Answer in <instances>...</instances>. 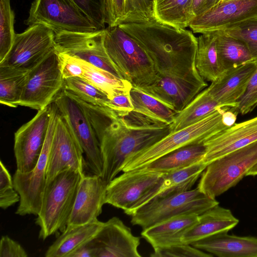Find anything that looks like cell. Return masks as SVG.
I'll return each mask as SVG.
<instances>
[{
  "mask_svg": "<svg viewBox=\"0 0 257 257\" xmlns=\"http://www.w3.org/2000/svg\"><path fill=\"white\" fill-rule=\"evenodd\" d=\"M65 91L82 107L92 125L102 159L101 177L106 185L122 171L128 157L171 133L170 125L154 121L133 111L120 116L107 107L86 102Z\"/></svg>",
  "mask_w": 257,
  "mask_h": 257,
  "instance_id": "1",
  "label": "cell"
},
{
  "mask_svg": "<svg viewBox=\"0 0 257 257\" xmlns=\"http://www.w3.org/2000/svg\"><path fill=\"white\" fill-rule=\"evenodd\" d=\"M118 26L145 51L153 61L159 76L207 84L196 68L198 39L192 31L155 20Z\"/></svg>",
  "mask_w": 257,
  "mask_h": 257,
  "instance_id": "2",
  "label": "cell"
},
{
  "mask_svg": "<svg viewBox=\"0 0 257 257\" xmlns=\"http://www.w3.org/2000/svg\"><path fill=\"white\" fill-rule=\"evenodd\" d=\"M239 113L237 107H220L198 122L171 132L151 146L139 151L125 161L122 172L144 167L178 148L206 140L233 125Z\"/></svg>",
  "mask_w": 257,
  "mask_h": 257,
  "instance_id": "3",
  "label": "cell"
},
{
  "mask_svg": "<svg viewBox=\"0 0 257 257\" xmlns=\"http://www.w3.org/2000/svg\"><path fill=\"white\" fill-rule=\"evenodd\" d=\"M68 169L59 172L46 184L36 223L40 227L39 238L45 240L66 228L75 203L80 181L84 176Z\"/></svg>",
  "mask_w": 257,
  "mask_h": 257,
  "instance_id": "4",
  "label": "cell"
},
{
  "mask_svg": "<svg viewBox=\"0 0 257 257\" xmlns=\"http://www.w3.org/2000/svg\"><path fill=\"white\" fill-rule=\"evenodd\" d=\"M104 46L115 68L133 87H144L158 79V74L150 57L119 26L105 28Z\"/></svg>",
  "mask_w": 257,
  "mask_h": 257,
  "instance_id": "5",
  "label": "cell"
},
{
  "mask_svg": "<svg viewBox=\"0 0 257 257\" xmlns=\"http://www.w3.org/2000/svg\"><path fill=\"white\" fill-rule=\"evenodd\" d=\"M123 172L107 185L105 203L132 216L160 192L164 174L143 168Z\"/></svg>",
  "mask_w": 257,
  "mask_h": 257,
  "instance_id": "6",
  "label": "cell"
},
{
  "mask_svg": "<svg viewBox=\"0 0 257 257\" xmlns=\"http://www.w3.org/2000/svg\"><path fill=\"white\" fill-rule=\"evenodd\" d=\"M257 164V141L208 164L197 187L215 198L235 186Z\"/></svg>",
  "mask_w": 257,
  "mask_h": 257,
  "instance_id": "7",
  "label": "cell"
},
{
  "mask_svg": "<svg viewBox=\"0 0 257 257\" xmlns=\"http://www.w3.org/2000/svg\"><path fill=\"white\" fill-rule=\"evenodd\" d=\"M218 204L219 202L215 199L196 188L165 197L154 198L132 215L131 223L144 229L179 215H199Z\"/></svg>",
  "mask_w": 257,
  "mask_h": 257,
  "instance_id": "8",
  "label": "cell"
},
{
  "mask_svg": "<svg viewBox=\"0 0 257 257\" xmlns=\"http://www.w3.org/2000/svg\"><path fill=\"white\" fill-rule=\"evenodd\" d=\"M50 120L43 148L34 169L21 173L16 171L13 177L15 189L20 200L16 214L20 216L37 215L46 183V170L56 123L58 110L54 102L49 105Z\"/></svg>",
  "mask_w": 257,
  "mask_h": 257,
  "instance_id": "9",
  "label": "cell"
},
{
  "mask_svg": "<svg viewBox=\"0 0 257 257\" xmlns=\"http://www.w3.org/2000/svg\"><path fill=\"white\" fill-rule=\"evenodd\" d=\"M24 23L44 25L55 34L99 30L71 0H34Z\"/></svg>",
  "mask_w": 257,
  "mask_h": 257,
  "instance_id": "10",
  "label": "cell"
},
{
  "mask_svg": "<svg viewBox=\"0 0 257 257\" xmlns=\"http://www.w3.org/2000/svg\"><path fill=\"white\" fill-rule=\"evenodd\" d=\"M64 85V79L55 47L30 71L19 105L41 110L54 101Z\"/></svg>",
  "mask_w": 257,
  "mask_h": 257,
  "instance_id": "11",
  "label": "cell"
},
{
  "mask_svg": "<svg viewBox=\"0 0 257 257\" xmlns=\"http://www.w3.org/2000/svg\"><path fill=\"white\" fill-rule=\"evenodd\" d=\"M53 102L79 142L86 157V166L92 174L101 176L103 162L99 143L84 110L64 89Z\"/></svg>",
  "mask_w": 257,
  "mask_h": 257,
  "instance_id": "12",
  "label": "cell"
},
{
  "mask_svg": "<svg viewBox=\"0 0 257 257\" xmlns=\"http://www.w3.org/2000/svg\"><path fill=\"white\" fill-rule=\"evenodd\" d=\"M55 34L49 27L37 24L16 34L9 53L0 65L31 70L56 47Z\"/></svg>",
  "mask_w": 257,
  "mask_h": 257,
  "instance_id": "13",
  "label": "cell"
},
{
  "mask_svg": "<svg viewBox=\"0 0 257 257\" xmlns=\"http://www.w3.org/2000/svg\"><path fill=\"white\" fill-rule=\"evenodd\" d=\"M104 29L91 32H58L55 34L56 47L123 79L105 49Z\"/></svg>",
  "mask_w": 257,
  "mask_h": 257,
  "instance_id": "14",
  "label": "cell"
},
{
  "mask_svg": "<svg viewBox=\"0 0 257 257\" xmlns=\"http://www.w3.org/2000/svg\"><path fill=\"white\" fill-rule=\"evenodd\" d=\"M50 120L49 105L38 110L15 133L14 151L17 171L27 173L36 166L41 154Z\"/></svg>",
  "mask_w": 257,
  "mask_h": 257,
  "instance_id": "15",
  "label": "cell"
},
{
  "mask_svg": "<svg viewBox=\"0 0 257 257\" xmlns=\"http://www.w3.org/2000/svg\"><path fill=\"white\" fill-rule=\"evenodd\" d=\"M83 154L79 142L58 111L46 170V183L66 169L84 173Z\"/></svg>",
  "mask_w": 257,
  "mask_h": 257,
  "instance_id": "16",
  "label": "cell"
},
{
  "mask_svg": "<svg viewBox=\"0 0 257 257\" xmlns=\"http://www.w3.org/2000/svg\"><path fill=\"white\" fill-rule=\"evenodd\" d=\"M257 16V0H221L205 13L195 17L189 27L195 33L222 30Z\"/></svg>",
  "mask_w": 257,
  "mask_h": 257,
  "instance_id": "17",
  "label": "cell"
},
{
  "mask_svg": "<svg viewBox=\"0 0 257 257\" xmlns=\"http://www.w3.org/2000/svg\"><path fill=\"white\" fill-rule=\"evenodd\" d=\"M95 257H141L140 238L118 217H113L103 225L91 240Z\"/></svg>",
  "mask_w": 257,
  "mask_h": 257,
  "instance_id": "18",
  "label": "cell"
},
{
  "mask_svg": "<svg viewBox=\"0 0 257 257\" xmlns=\"http://www.w3.org/2000/svg\"><path fill=\"white\" fill-rule=\"evenodd\" d=\"M106 186L100 176L84 175L67 226L85 224L97 219L105 204Z\"/></svg>",
  "mask_w": 257,
  "mask_h": 257,
  "instance_id": "19",
  "label": "cell"
},
{
  "mask_svg": "<svg viewBox=\"0 0 257 257\" xmlns=\"http://www.w3.org/2000/svg\"><path fill=\"white\" fill-rule=\"evenodd\" d=\"M257 141V116L236 123L203 142L206 165L232 152Z\"/></svg>",
  "mask_w": 257,
  "mask_h": 257,
  "instance_id": "20",
  "label": "cell"
},
{
  "mask_svg": "<svg viewBox=\"0 0 257 257\" xmlns=\"http://www.w3.org/2000/svg\"><path fill=\"white\" fill-rule=\"evenodd\" d=\"M254 60L225 70L206 88L220 107H237L255 71Z\"/></svg>",
  "mask_w": 257,
  "mask_h": 257,
  "instance_id": "21",
  "label": "cell"
},
{
  "mask_svg": "<svg viewBox=\"0 0 257 257\" xmlns=\"http://www.w3.org/2000/svg\"><path fill=\"white\" fill-rule=\"evenodd\" d=\"M207 84L178 78L159 76L153 84L137 88L169 107L176 113L182 111Z\"/></svg>",
  "mask_w": 257,
  "mask_h": 257,
  "instance_id": "22",
  "label": "cell"
},
{
  "mask_svg": "<svg viewBox=\"0 0 257 257\" xmlns=\"http://www.w3.org/2000/svg\"><path fill=\"white\" fill-rule=\"evenodd\" d=\"M191 245L219 257H257V237L227 232L216 234Z\"/></svg>",
  "mask_w": 257,
  "mask_h": 257,
  "instance_id": "23",
  "label": "cell"
},
{
  "mask_svg": "<svg viewBox=\"0 0 257 257\" xmlns=\"http://www.w3.org/2000/svg\"><path fill=\"white\" fill-rule=\"evenodd\" d=\"M238 222L229 209L216 205L198 215L197 222L185 233L182 241L191 244L211 235L227 232Z\"/></svg>",
  "mask_w": 257,
  "mask_h": 257,
  "instance_id": "24",
  "label": "cell"
},
{
  "mask_svg": "<svg viewBox=\"0 0 257 257\" xmlns=\"http://www.w3.org/2000/svg\"><path fill=\"white\" fill-rule=\"evenodd\" d=\"M198 219L195 214L173 217L143 229L141 235L154 249L182 243L183 236Z\"/></svg>",
  "mask_w": 257,
  "mask_h": 257,
  "instance_id": "25",
  "label": "cell"
},
{
  "mask_svg": "<svg viewBox=\"0 0 257 257\" xmlns=\"http://www.w3.org/2000/svg\"><path fill=\"white\" fill-rule=\"evenodd\" d=\"M105 23L108 27L154 21L151 0H103Z\"/></svg>",
  "mask_w": 257,
  "mask_h": 257,
  "instance_id": "26",
  "label": "cell"
},
{
  "mask_svg": "<svg viewBox=\"0 0 257 257\" xmlns=\"http://www.w3.org/2000/svg\"><path fill=\"white\" fill-rule=\"evenodd\" d=\"M103 222L96 219L89 223L67 226L48 248L46 257H69L78 248L94 238Z\"/></svg>",
  "mask_w": 257,
  "mask_h": 257,
  "instance_id": "27",
  "label": "cell"
},
{
  "mask_svg": "<svg viewBox=\"0 0 257 257\" xmlns=\"http://www.w3.org/2000/svg\"><path fill=\"white\" fill-rule=\"evenodd\" d=\"M205 151L203 143L190 144L173 151L141 168L162 174L171 172L202 161Z\"/></svg>",
  "mask_w": 257,
  "mask_h": 257,
  "instance_id": "28",
  "label": "cell"
},
{
  "mask_svg": "<svg viewBox=\"0 0 257 257\" xmlns=\"http://www.w3.org/2000/svg\"><path fill=\"white\" fill-rule=\"evenodd\" d=\"M152 2L153 18L161 24L185 29L189 27L195 17L192 0H163Z\"/></svg>",
  "mask_w": 257,
  "mask_h": 257,
  "instance_id": "29",
  "label": "cell"
},
{
  "mask_svg": "<svg viewBox=\"0 0 257 257\" xmlns=\"http://www.w3.org/2000/svg\"><path fill=\"white\" fill-rule=\"evenodd\" d=\"M74 58L83 69L82 78L104 92L109 99L119 94L130 93L133 86L128 81L81 59Z\"/></svg>",
  "mask_w": 257,
  "mask_h": 257,
  "instance_id": "30",
  "label": "cell"
},
{
  "mask_svg": "<svg viewBox=\"0 0 257 257\" xmlns=\"http://www.w3.org/2000/svg\"><path fill=\"white\" fill-rule=\"evenodd\" d=\"M197 39L196 68L204 80L212 82L224 72L217 55L215 32L201 34Z\"/></svg>",
  "mask_w": 257,
  "mask_h": 257,
  "instance_id": "31",
  "label": "cell"
},
{
  "mask_svg": "<svg viewBox=\"0 0 257 257\" xmlns=\"http://www.w3.org/2000/svg\"><path fill=\"white\" fill-rule=\"evenodd\" d=\"M219 107L220 106L205 89L182 111L176 114L174 121L170 124L171 132L198 122Z\"/></svg>",
  "mask_w": 257,
  "mask_h": 257,
  "instance_id": "32",
  "label": "cell"
},
{
  "mask_svg": "<svg viewBox=\"0 0 257 257\" xmlns=\"http://www.w3.org/2000/svg\"><path fill=\"white\" fill-rule=\"evenodd\" d=\"M30 70L0 65V102L17 107L21 99Z\"/></svg>",
  "mask_w": 257,
  "mask_h": 257,
  "instance_id": "33",
  "label": "cell"
},
{
  "mask_svg": "<svg viewBox=\"0 0 257 257\" xmlns=\"http://www.w3.org/2000/svg\"><path fill=\"white\" fill-rule=\"evenodd\" d=\"M130 96L133 111L155 122L170 125L176 113L157 99L133 87Z\"/></svg>",
  "mask_w": 257,
  "mask_h": 257,
  "instance_id": "34",
  "label": "cell"
},
{
  "mask_svg": "<svg viewBox=\"0 0 257 257\" xmlns=\"http://www.w3.org/2000/svg\"><path fill=\"white\" fill-rule=\"evenodd\" d=\"M214 32L217 55L223 71L253 61L248 50L242 42L226 35L222 30Z\"/></svg>",
  "mask_w": 257,
  "mask_h": 257,
  "instance_id": "35",
  "label": "cell"
},
{
  "mask_svg": "<svg viewBox=\"0 0 257 257\" xmlns=\"http://www.w3.org/2000/svg\"><path fill=\"white\" fill-rule=\"evenodd\" d=\"M207 165L202 161L188 167L164 174V182L155 197H163L191 190Z\"/></svg>",
  "mask_w": 257,
  "mask_h": 257,
  "instance_id": "36",
  "label": "cell"
},
{
  "mask_svg": "<svg viewBox=\"0 0 257 257\" xmlns=\"http://www.w3.org/2000/svg\"><path fill=\"white\" fill-rule=\"evenodd\" d=\"M220 30L242 42L248 50L253 60L257 59V16Z\"/></svg>",
  "mask_w": 257,
  "mask_h": 257,
  "instance_id": "37",
  "label": "cell"
},
{
  "mask_svg": "<svg viewBox=\"0 0 257 257\" xmlns=\"http://www.w3.org/2000/svg\"><path fill=\"white\" fill-rule=\"evenodd\" d=\"M64 89L84 101L94 105L105 106L109 99L104 92L81 77L65 79Z\"/></svg>",
  "mask_w": 257,
  "mask_h": 257,
  "instance_id": "38",
  "label": "cell"
},
{
  "mask_svg": "<svg viewBox=\"0 0 257 257\" xmlns=\"http://www.w3.org/2000/svg\"><path fill=\"white\" fill-rule=\"evenodd\" d=\"M15 13L10 0H0V62L6 58L13 44L15 35Z\"/></svg>",
  "mask_w": 257,
  "mask_h": 257,
  "instance_id": "39",
  "label": "cell"
},
{
  "mask_svg": "<svg viewBox=\"0 0 257 257\" xmlns=\"http://www.w3.org/2000/svg\"><path fill=\"white\" fill-rule=\"evenodd\" d=\"M20 197L15 189L13 178L2 160L0 162V207L3 209L19 202Z\"/></svg>",
  "mask_w": 257,
  "mask_h": 257,
  "instance_id": "40",
  "label": "cell"
},
{
  "mask_svg": "<svg viewBox=\"0 0 257 257\" xmlns=\"http://www.w3.org/2000/svg\"><path fill=\"white\" fill-rule=\"evenodd\" d=\"M152 257H212L213 255L192 245L184 243L154 249Z\"/></svg>",
  "mask_w": 257,
  "mask_h": 257,
  "instance_id": "41",
  "label": "cell"
},
{
  "mask_svg": "<svg viewBox=\"0 0 257 257\" xmlns=\"http://www.w3.org/2000/svg\"><path fill=\"white\" fill-rule=\"evenodd\" d=\"M98 30L105 28L103 0H71Z\"/></svg>",
  "mask_w": 257,
  "mask_h": 257,
  "instance_id": "42",
  "label": "cell"
},
{
  "mask_svg": "<svg viewBox=\"0 0 257 257\" xmlns=\"http://www.w3.org/2000/svg\"><path fill=\"white\" fill-rule=\"evenodd\" d=\"M256 68L252 75L243 95L239 100L237 109L239 113L245 114L257 106V59L254 60Z\"/></svg>",
  "mask_w": 257,
  "mask_h": 257,
  "instance_id": "43",
  "label": "cell"
},
{
  "mask_svg": "<svg viewBox=\"0 0 257 257\" xmlns=\"http://www.w3.org/2000/svg\"><path fill=\"white\" fill-rule=\"evenodd\" d=\"M57 51L60 69L64 79L75 77L82 78L83 69L75 61L74 57L66 53Z\"/></svg>",
  "mask_w": 257,
  "mask_h": 257,
  "instance_id": "44",
  "label": "cell"
},
{
  "mask_svg": "<svg viewBox=\"0 0 257 257\" xmlns=\"http://www.w3.org/2000/svg\"><path fill=\"white\" fill-rule=\"evenodd\" d=\"M113 110L120 116H124L134 109L130 93H121L109 99L105 106Z\"/></svg>",
  "mask_w": 257,
  "mask_h": 257,
  "instance_id": "45",
  "label": "cell"
},
{
  "mask_svg": "<svg viewBox=\"0 0 257 257\" xmlns=\"http://www.w3.org/2000/svg\"><path fill=\"white\" fill-rule=\"evenodd\" d=\"M1 257H27L24 248L17 241L7 235L2 236L0 241Z\"/></svg>",
  "mask_w": 257,
  "mask_h": 257,
  "instance_id": "46",
  "label": "cell"
},
{
  "mask_svg": "<svg viewBox=\"0 0 257 257\" xmlns=\"http://www.w3.org/2000/svg\"><path fill=\"white\" fill-rule=\"evenodd\" d=\"M221 0H192V6L195 17L211 9Z\"/></svg>",
  "mask_w": 257,
  "mask_h": 257,
  "instance_id": "47",
  "label": "cell"
},
{
  "mask_svg": "<svg viewBox=\"0 0 257 257\" xmlns=\"http://www.w3.org/2000/svg\"><path fill=\"white\" fill-rule=\"evenodd\" d=\"M69 257H95V249L91 241L78 248Z\"/></svg>",
  "mask_w": 257,
  "mask_h": 257,
  "instance_id": "48",
  "label": "cell"
},
{
  "mask_svg": "<svg viewBox=\"0 0 257 257\" xmlns=\"http://www.w3.org/2000/svg\"><path fill=\"white\" fill-rule=\"evenodd\" d=\"M256 175H257V164L249 170L246 175V176Z\"/></svg>",
  "mask_w": 257,
  "mask_h": 257,
  "instance_id": "49",
  "label": "cell"
},
{
  "mask_svg": "<svg viewBox=\"0 0 257 257\" xmlns=\"http://www.w3.org/2000/svg\"><path fill=\"white\" fill-rule=\"evenodd\" d=\"M152 1V2H157V1H163V0H151Z\"/></svg>",
  "mask_w": 257,
  "mask_h": 257,
  "instance_id": "50",
  "label": "cell"
}]
</instances>
